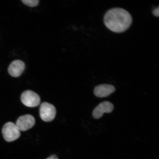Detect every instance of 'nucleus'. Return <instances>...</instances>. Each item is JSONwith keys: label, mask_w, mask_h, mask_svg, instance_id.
Segmentation results:
<instances>
[{"label": "nucleus", "mask_w": 159, "mask_h": 159, "mask_svg": "<svg viewBox=\"0 0 159 159\" xmlns=\"http://www.w3.org/2000/svg\"><path fill=\"white\" fill-rule=\"evenodd\" d=\"M159 7H158L157 8L155 9L154 10H153L152 13L153 15L155 16L159 17Z\"/></svg>", "instance_id": "obj_10"}, {"label": "nucleus", "mask_w": 159, "mask_h": 159, "mask_svg": "<svg viewBox=\"0 0 159 159\" xmlns=\"http://www.w3.org/2000/svg\"><path fill=\"white\" fill-rule=\"evenodd\" d=\"M39 112L41 118L44 122H47L52 121L57 114L56 109L54 105L47 102L42 103Z\"/></svg>", "instance_id": "obj_3"}, {"label": "nucleus", "mask_w": 159, "mask_h": 159, "mask_svg": "<svg viewBox=\"0 0 159 159\" xmlns=\"http://www.w3.org/2000/svg\"><path fill=\"white\" fill-rule=\"evenodd\" d=\"M21 2L25 5L31 7H34L39 5L38 0H22Z\"/></svg>", "instance_id": "obj_9"}, {"label": "nucleus", "mask_w": 159, "mask_h": 159, "mask_svg": "<svg viewBox=\"0 0 159 159\" xmlns=\"http://www.w3.org/2000/svg\"><path fill=\"white\" fill-rule=\"evenodd\" d=\"M132 21L130 14L126 10L120 7H114L109 10L104 17L106 27L116 33L126 31L130 27Z\"/></svg>", "instance_id": "obj_1"}, {"label": "nucleus", "mask_w": 159, "mask_h": 159, "mask_svg": "<svg viewBox=\"0 0 159 159\" xmlns=\"http://www.w3.org/2000/svg\"><path fill=\"white\" fill-rule=\"evenodd\" d=\"M21 100L25 106L31 108L37 107L41 102L39 95L34 91L30 90H26L22 93Z\"/></svg>", "instance_id": "obj_4"}, {"label": "nucleus", "mask_w": 159, "mask_h": 159, "mask_svg": "<svg viewBox=\"0 0 159 159\" xmlns=\"http://www.w3.org/2000/svg\"><path fill=\"white\" fill-rule=\"evenodd\" d=\"M116 90L112 85L102 84L97 85L95 87L94 93L95 96L99 98H104L109 96Z\"/></svg>", "instance_id": "obj_8"}, {"label": "nucleus", "mask_w": 159, "mask_h": 159, "mask_svg": "<svg viewBox=\"0 0 159 159\" xmlns=\"http://www.w3.org/2000/svg\"><path fill=\"white\" fill-rule=\"evenodd\" d=\"M114 109V105L108 101L101 102L93 110L92 115L95 119H99L104 113H110Z\"/></svg>", "instance_id": "obj_6"}, {"label": "nucleus", "mask_w": 159, "mask_h": 159, "mask_svg": "<svg viewBox=\"0 0 159 159\" xmlns=\"http://www.w3.org/2000/svg\"><path fill=\"white\" fill-rule=\"evenodd\" d=\"M4 139L7 142H12L19 139L21 133L14 123L9 122L5 124L2 129Z\"/></svg>", "instance_id": "obj_2"}, {"label": "nucleus", "mask_w": 159, "mask_h": 159, "mask_svg": "<svg viewBox=\"0 0 159 159\" xmlns=\"http://www.w3.org/2000/svg\"><path fill=\"white\" fill-rule=\"evenodd\" d=\"M35 123L34 117L31 115L27 114L19 117L16 125L20 131H25L33 128Z\"/></svg>", "instance_id": "obj_5"}, {"label": "nucleus", "mask_w": 159, "mask_h": 159, "mask_svg": "<svg viewBox=\"0 0 159 159\" xmlns=\"http://www.w3.org/2000/svg\"><path fill=\"white\" fill-rule=\"evenodd\" d=\"M46 159H59L58 158L56 155H51L50 156H49L48 158Z\"/></svg>", "instance_id": "obj_11"}, {"label": "nucleus", "mask_w": 159, "mask_h": 159, "mask_svg": "<svg viewBox=\"0 0 159 159\" xmlns=\"http://www.w3.org/2000/svg\"><path fill=\"white\" fill-rule=\"evenodd\" d=\"M25 68V64L20 60H16L10 64L8 72L12 77H19L22 74Z\"/></svg>", "instance_id": "obj_7"}]
</instances>
